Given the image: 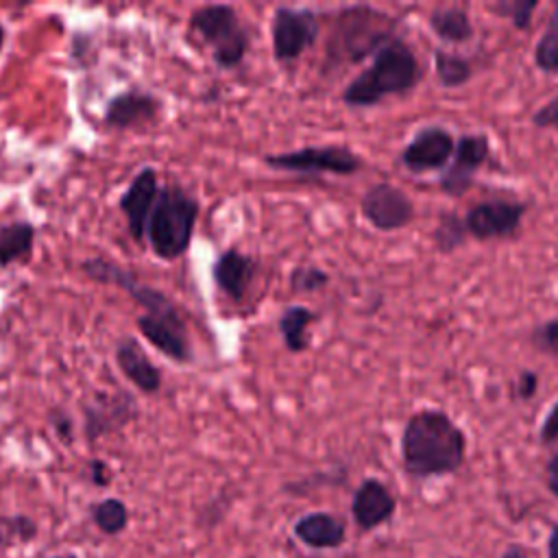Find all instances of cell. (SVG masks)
Instances as JSON below:
<instances>
[{
  "instance_id": "1",
  "label": "cell",
  "mask_w": 558,
  "mask_h": 558,
  "mask_svg": "<svg viewBox=\"0 0 558 558\" xmlns=\"http://www.w3.org/2000/svg\"><path fill=\"white\" fill-rule=\"evenodd\" d=\"M464 432L445 412L418 410L408 418L401 434V460L412 477L453 473L464 462Z\"/></svg>"
},
{
  "instance_id": "2",
  "label": "cell",
  "mask_w": 558,
  "mask_h": 558,
  "mask_svg": "<svg viewBox=\"0 0 558 558\" xmlns=\"http://www.w3.org/2000/svg\"><path fill=\"white\" fill-rule=\"evenodd\" d=\"M418 78L421 68L412 48L392 37L375 52L373 63L344 87L342 100L349 107H371L386 96L410 92Z\"/></svg>"
},
{
  "instance_id": "3",
  "label": "cell",
  "mask_w": 558,
  "mask_h": 558,
  "mask_svg": "<svg viewBox=\"0 0 558 558\" xmlns=\"http://www.w3.org/2000/svg\"><path fill=\"white\" fill-rule=\"evenodd\" d=\"M198 201L181 185L159 187L155 207L146 225V238L150 251L166 262L181 257L192 242L198 220Z\"/></svg>"
},
{
  "instance_id": "4",
  "label": "cell",
  "mask_w": 558,
  "mask_h": 558,
  "mask_svg": "<svg viewBox=\"0 0 558 558\" xmlns=\"http://www.w3.org/2000/svg\"><path fill=\"white\" fill-rule=\"evenodd\" d=\"M390 26L388 15L375 9L351 7L338 17V26L329 39V57L353 63L373 54L392 39V35H388Z\"/></svg>"
},
{
  "instance_id": "5",
  "label": "cell",
  "mask_w": 558,
  "mask_h": 558,
  "mask_svg": "<svg viewBox=\"0 0 558 558\" xmlns=\"http://www.w3.org/2000/svg\"><path fill=\"white\" fill-rule=\"evenodd\" d=\"M190 28L211 48L214 61L220 68H235L246 50L248 35L240 24V17L229 4H207L192 13Z\"/></svg>"
},
{
  "instance_id": "6",
  "label": "cell",
  "mask_w": 558,
  "mask_h": 558,
  "mask_svg": "<svg viewBox=\"0 0 558 558\" xmlns=\"http://www.w3.org/2000/svg\"><path fill=\"white\" fill-rule=\"evenodd\" d=\"M264 163L275 170L316 174H353L362 168V159L347 146H305L290 153L266 155Z\"/></svg>"
},
{
  "instance_id": "7",
  "label": "cell",
  "mask_w": 558,
  "mask_h": 558,
  "mask_svg": "<svg viewBox=\"0 0 558 558\" xmlns=\"http://www.w3.org/2000/svg\"><path fill=\"white\" fill-rule=\"evenodd\" d=\"M318 37V20L310 9L279 7L270 22L272 54L277 61L301 57Z\"/></svg>"
},
{
  "instance_id": "8",
  "label": "cell",
  "mask_w": 558,
  "mask_h": 558,
  "mask_svg": "<svg viewBox=\"0 0 558 558\" xmlns=\"http://www.w3.org/2000/svg\"><path fill=\"white\" fill-rule=\"evenodd\" d=\"M362 216L379 231H397L414 218V205L401 187L377 183L362 196Z\"/></svg>"
},
{
  "instance_id": "9",
  "label": "cell",
  "mask_w": 558,
  "mask_h": 558,
  "mask_svg": "<svg viewBox=\"0 0 558 558\" xmlns=\"http://www.w3.org/2000/svg\"><path fill=\"white\" fill-rule=\"evenodd\" d=\"M137 329L142 336L163 355L174 362H190L192 347L187 338V325L181 310L170 314H142L137 316Z\"/></svg>"
},
{
  "instance_id": "10",
  "label": "cell",
  "mask_w": 558,
  "mask_h": 558,
  "mask_svg": "<svg viewBox=\"0 0 558 558\" xmlns=\"http://www.w3.org/2000/svg\"><path fill=\"white\" fill-rule=\"evenodd\" d=\"M525 214V205L512 201H484L473 205L464 216V229L477 240H495L512 235L521 218Z\"/></svg>"
},
{
  "instance_id": "11",
  "label": "cell",
  "mask_w": 558,
  "mask_h": 558,
  "mask_svg": "<svg viewBox=\"0 0 558 558\" xmlns=\"http://www.w3.org/2000/svg\"><path fill=\"white\" fill-rule=\"evenodd\" d=\"M159 194L157 172L153 168H142L124 190V194L118 201V207L126 220V229L133 235V240H142L146 235V225L150 218V211L155 207Z\"/></svg>"
},
{
  "instance_id": "12",
  "label": "cell",
  "mask_w": 558,
  "mask_h": 558,
  "mask_svg": "<svg viewBox=\"0 0 558 558\" xmlns=\"http://www.w3.org/2000/svg\"><path fill=\"white\" fill-rule=\"evenodd\" d=\"M456 150L453 137L442 126L421 129L401 153V163L412 172L442 168Z\"/></svg>"
},
{
  "instance_id": "13",
  "label": "cell",
  "mask_w": 558,
  "mask_h": 558,
  "mask_svg": "<svg viewBox=\"0 0 558 558\" xmlns=\"http://www.w3.org/2000/svg\"><path fill=\"white\" fill-rule=\"evenodd\" d=\"M456 159L453 163L447 168V172L440 177V187L447 194H464L473 181V172L488 159L490 153V144L488 137L482 133H471V135H462L456 144L453 150Z\"/></svg>"
},
{
  "instance_id": "14",
  "label": "cell",
  "mask_w": 558,
  "mask_h": 558,
  "mask_svg": "<svg viewBox=\"0 0 558 558\" xmlns=\"http://www.w3.org/2000/svg\"><path fill=\"white\" fill-rule=\"evenodd\" d=\"M161 109V102L140 89H126L122 94H116L107 107H105V124L113 129H133L140 124H148L157 118Z\"/></svg>"
},
{
  "instance_id": "15",
  "label": "cell",
  "mask_w": 558,
  "mask_h": 558,
  "mask_svg": "<svg viewBox=\"0 0 558 558\" xmlns=\"http://www.w3.org/2000/svg\"><path fill=\"white\" fill-rule=\"evenodd\" d=\"M395 512V497L390 490L375 477L364 480L353 493L351 514L362 530H373L388 521Z\"/></svg>"
},
{
  "instance_id": "16",
  "label": "cell",
  "mask_w": 558,
  "mask_h": 558,
  "mask_svg": "<svg viewBox=\"0 0 558 558\" xmlns=\"http://www.w3.org/2000/svg\"><path fill=\"white\" fill-rule=\"evenodd\" d=\"M135 414V403L126 395L98 392L85 408V432L89 438H98L111 429H120Z\"/></svg>"
},
{
  "instance_id": "17",
  "label": "cell",
  "mask_w": 558,
  "mask_h": 558,
  "mask_svg": "<svg viewBox=\"0 0 558 558\" xmlns=\"http://www.w3.org/2000/svg\"><path fill=\"white\" fill-rule=\"evenodd\" d=\"M116 362L124 377L146 395H153L161 388V373L146 355L142 344L135 338H124L116 344Z\"/></svg>"
},
{
  "instance_id": "18",
  "label": "cell",
  "mask_w": 558,
  "mask_h": 558,
  "mask_svg": "<svg viewBox=\"0 0 558 558\" xmlns=\"http://www.w3.org/2000/svg\"><path fill=\"white\" fill-rule=\"evenodd\" d=\"M214 283L233 301H240L255 275V262L253 257L240 253L238 248H227L218 255L211 268Z\"/></svg>"
},
{
  "instance_id": "19",
  "label": "cell",
  "mask_w": 558,
  "mask_h": 558,
  "mask_svg": "<svg viewBox=\"0 0 558 558\" xmlns=\"http://www.w3.org/2000/svg\"><path fill=\"white\" fill-rule=\"evenodd\" d=\"M301 543L316 549H331L344 543V523L329 512H310L294 523Z\"/></svg>"
},
{
  "instance_id": "20",
  "label": "cell",
  "mask_w": 558,
  "mask_h": 558,
  "mask_svg": "<svg viewBox=\"0 0 558 558\" xmlns=\"http://www.w3.org/2000/svg\"><path fill=\"white\" fill-rule=\"evenodd\" d=\"M35 244V227L28 220H11L0 225V268L28 259Z\"/></svg>"
},
{
  "instance_id": "21",
  "label": "cell",
  "mask_w": 558,
  "mask_h": 558,
  "mask_svg": "<svg viewBox=\"0 0 558 558\" xmlns=\"http://www.w3.org/2000/svg\"><path fill=\"white\" fill-rule=\"evenodd\" d=\"M316 320V314L305 305H290L279 316V333L283 344L292 353H301L310 347V331L307 327Z\"/></svg>"
},
{
  "instance_id": "22",
  "label": "cell",
  "mask_w": 558,
  "mask_h": 558,
  "mask_svg": "<svg viewBox=\"0 0 558 558\" xmlns=\"http://www.w3.org/2000/svg\"><path fill=\"white\" fill-rule=\"evenodd\" d=\"M429 26L442 41L449 44H462L473 37V24L469 15L458 7L436 9L429 17Z\"/></svg>"
},
{
  "instance_id": "23",
  "label": "cell",
  "mask_w": 558,
  "mask_h": 558,
  "mask_svg": "<svg viewBox=\"0 0 558 558\" xmlns=\"http://www.w3.org/2000/svg\"><path fill=\"white\" fill-rule=\"evenodd\" d=\"M434 63H436L438 81L447 87H458L471 78V63L460 54L436 48Z\"/></svg>"
},
{
  "instance_id": "24",
  "label": "cell",
  "mask_w": 558,
  "mask_h": 558,
  "mask_svg": "<svg viewBox=\"0 0 558 558\" xmlns=\"http://www.w3.org/2000/svg\"><path fill=\"white\" fill-rule=\"evenodd\" d=\"M534 61L543 72H558V4L554 7L545 33L536 44Z\"/></svg>"
},
{
  "instance_id": "25",
  "label": "cell",
  "mask_w": 558,
  "mask_h": 558,
  "mask_svg": "<svg viewBox=\"0 0 558 558\" xmlns=\"http://www.w3.org/2000/svg\"><path fill=\"white\" fill-rule=\"evenodd\" d=\"M92 517H94V523L98 525V530L105 534H118L129 523V510L116 497H109V499H102L100 504H96L92 508Z\"/></svg>"
},
{
  "instance_id": "26",
  "label": "cell",
  "mask_w": 558,
  "mask_h": 558,
  "mask_svg": "<svg viewBox=\"0 0 558 558\" xmlns=\"http://www.w3.org/2000/svg\"><path fill=\"white\" fill-rule=\"evenodd\" d=\"M464 233H466L464 222L458 216L442 214L440 222H438V227L434 231V240H436V246L440 251H453L464 240Z\"/></svg>"
},
{
  "instance_id": "27",
  "label": "cell",
  "mask_w": 558,
  "mask_h": 558,
  "mask_svg": "<svg viewBox=\"0 0 558 558\" xmlns=\"http://www.w3.org/2000/svg\"><path fill=\"white\" fill-rule=\"evenodd\" d=\"M327 281H329V275L312 264L296 266L290 272V290L292 292H314V290H320L323 286H327Z\"/></svg>"
},
{
  "instance_id": "28",
  "label": "cell",
  "mask_w": 558,
  "mask_h": 558,
  "mask_svg": "<svg viewBox=\"0 0 558 558\" xmlns=\"http://www.w3.org/2000/svg\"><path fill=\"white\" fill-rule=\"evenodd\" d=\"M532 344L536 351L558 357V318H551L532 331Z\"/></svg>"
},
{
  "instance_id": "29",
  "label": "cell",
  "mask_w": 558,
  "mask_h": 558,
  "mask_svg": "<svg viewBox=\"0 0 558 558\" xmlns=\"http://www.w3.org/2000/svg\"><path fill=\"white\" fill-rule=\"evenodd\" d=\"M534 9H536L534 0H514V2H504L495 7V11H501L504 15H508L517 28L530 26V15Z\"/></svg>"
},
{
  "instance_id": "30",
  "label": "cell",
  "mask_w": 558,
  "mask_h": 558,
  "mask_svg": "<svg viewBox=\"0 0 558 558\" xmlns=\"http://www.w3.org/2000/svg\"><path fill=\"white\" fill-rule=\"evenodd\" d=\"M534 124L536 126H543V129H556L558 131V94L545 102L534 116H532Z\"/></svg>"
},
{
  "instance_id": "31",
  "label": "cell",
  "mask_w": 558,
  "mask_h": 558,
  "mask_svg": "<svg viewBox=\"0 0 558 558\" xmlns=\"http://www.w3.org/2000/svg\"><path fill=\"white\" fill-rule=\"evenodd\" d=\"M538 438L543 445H551L558 440V401L549 408V412L545 414L541 429H538Z\"/></svg>"
},
{
  "instance_id": "32",
  "label": "cell",
  "mask_w": 558,
  "mask_h": 558,
  "mask_svg": "<svg viewBox=\"0 0 558 558\" xmlns=\"http://www.w3.org/2000/svg\"><path fill=\"white\" fill-rule=\"evenodd\" d=\"M536 388H538V377H536V373L523 371V373L519 375V379H517V397L530 399V397H534Z\"/></svg>"
},
{
  "instance_id": "33",
  "label": "cell",
  "mask_w": 558,
  "mask_h": 558,
  "mask_svg": "<svg viewBox=\"0 0 558 558\" xmlns=\"http://www.w3.org/2000/svg\"><path fill=\"white\" fill-rule=\"evenodd\" d=\"M50 423L54 425L59 438H63L65 442L72 438V421H70V416L65 412H52L50 414Z\"/></svg>"
},
{
  "instance_id": "34",
  "label": "cell",
  "mask_w": 558,
  "mask_h": 558,
  "mask_svg": "<svg viewBox=\"0 0 558 558\" xmlns=\"http://www.w3.org/2000/svg\"><path fill=\"white\" fill-rule=\"evenodd\" d=\"M89 471H92V482H94V484H98V486L109 484L111 473H109V466H107L102 460H92V462H89Z\"/></svg>"
},
{
  "instance_id": "35",
  "label": "cell",
  "mask_w": 558,
  "mask_h": 558,
  "mask_svg": "<svg viewBox=\"0 0 558 558\" xmlns=\"http://www.w3.org/2000/svg\"><path fill=\"white\" fill-rule=\"evenodd\" d=\"M547 486L558 497V456H554L547 464Z\"/></svg>"
},
{
  "instance_id": "36",
  "label": "cell",
  "mask_w": 558,
  "mask_h": 558,
  "mask_svg": "<svg viewBox=\"0 0 558 558\" xmlns=\"http://www.w3.org/2000/svg\"><path fill=\"white\" fill-rule=\"evenodd\" d=\"M547 554H549V558H558V525H554V527H551V532H549Z\"/></svg>"
},
{
  "instance_id": "37",
  "label": "cell",
  "mask_w": 558,
  "mask_h": 558,
  "mask_svg": "<svg viewBox=\"0 0 558 558\" xmlns=\"http://www.w3.org/2000/svg\"><path fill=\"white\" fill-rule=\"evenodd\" d=\"M501 558H527V556L523 554V549H521V547L512 545V547H508V549L501 554Z\"/></svg>"
},
{
  "instance_id": "38",
  "label": "cell",
  "mask_w": 558,
  "mask_h": 558,
  "mask_svg": "<svg viewBox=\"0 0 558 558\" xmlns=\"http://www.w3.org/2000/svg\"><path fill=\"white\" fill-rule=\"evenodd\" d=\"M2 44H4V26L0 22V50H2Z\"/></svg>"
},
{
  "instance_id": "39",
  "label": "cell",
  "mask_w": 558,
  "mask_h": 558,
  "mask_svg": "<svg viewBox=\"0 0 558 558\" xmlns=\"http://www.w3.org/2000/svg\"><path fill=\"white\" fill-rule=\"evenodd\" d=\"M57 558H74V556H57Z\"/></svg>"
}]
</instances>
